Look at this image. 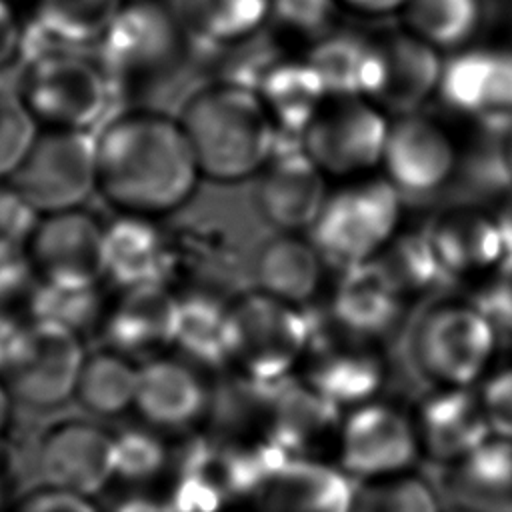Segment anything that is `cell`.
Masks as SVG:
<instances>
[{"mask_svg":"<svg viewBox=\"0 0 512 512\" xmlns=\"http://www.w3.org/2000/svg\"><path fill=\"white\" fill-rule=\"evenodd\" d=\"M100 196L120 214L160 218L182 208L202 178L178 116L132 108L96 134Z\"/></svg>","mask_w":512,"mask_h":512,"instance_id":"1","label":"cell"},{"mask_svg":"<svg viewBox=\"0 0 512 512\" xmlns=\"http://www.w3.org/2000/svg\"><path fill=\"white\" fill-rule=\"evenodd\" d=\"M178 120L210 182L238 184L258 176L274 152L276 124L250 88L210 80L190 92Z\"/></svg>","mask_w":512,"mask_h":512,"instance_id":"2","label":"cell"},{"mask_svg":"<svg viewBox=\"0 0 512 512\" xmlns=\"http://www.w3.org/2000/svg\"><path fill=\"white\" fill-rule=\"evenodd\" d=\"M316 328L302 306L262 290L244 292L228 302V366L248 382L274 386L304 360Z\"/></svg>","mask_w":512,"mask_h":512,"instance_id":"3","label":"cell"},{"mask_svg":"<svg viewBox=\"0 0 512 512\" xmlns=\"http://www.w3.org/2000/svg\"><path fill=\"white\" fill-rule=\"evenodd\" d=\"M16 92L38 124L90 132L108 116L116 88L98 58L46 48L26 60Z\"/></svg>","mask_w":512,"mask_h":512,"instance_id":"4","label":"cell"},{"mask_svg":"<svg viewBox=\"0 0 512 512\" xmlns=\"http://www.w3.org/2000/svg\"><path fill=\"white\" fill-rule=\"evenodd\" d=\"M190 38L176 12L158 0H132L96 44L98 62L114 88L158 84L178 72L188 56Z\"/></svg>","mask_w":512,"mask_h":512,"instance_id":"5","label":"cell"},{"mask_svg":"<svg viewBox=\"0 0 512 512\" xmlns=\"http://www.w3.org/2000/svg\"><path fill=\"white\" fill-rule=\"evenodd\" d=\"M400 192L392 182H364L328 194L310 242L324 262L342 270L374 258L394 232L400 216Z\"/></svg>","mask_w":512,"mask_h":512,"instance_id":"6","label":"cell"},{"mask_svg":"<svg viewBox=\"0 0 512 512\" xmlns=\"http://www.w3.org/2000/svg\"><path fill=\"white\" fill-rule=\"evenodd\" d=\"M8 182L22 192L40 216L82 208L98 190L96 136L88 130H40Z\"/></svg>","mask_w":512,"mask_h":512,"instance_id":"7","label":"cell"},{"mask_svg":"<svg viewBox=\"0 0 512 512\" xmlns=\"http://www.w3.org/2000/svg\"><path fill=\"white\" fill-rule=\"evenodd\" d=\"M412 324L416 360L428 384L470 386L492 356L494 324L480 308H436Z\"/></svg>","mask_w":512,"mask_h":512,"instance_id":"8","label":"cell"},{"mask_svg":"<svg viewBox=\"0 0 512 512\" xmlns=\"http://www.w3.org/2000/svg\"><path fill=\"white\" fill-rule=\"evenodd\" d=\"M336 454L338 466L358 484L410 472L422 456L414 420L384 402L360 404L344 416Z\"/></svg>","mask_w":512,"mask_h":512,"instance_id":"9","label":"cell"},{"mask_svg":"<svg viewBox=\"0 0 512 512\" xmlns=\"http://www.w3.org/2000/svg\"><path fill=\"white\" fill-rule=\"evenodd\" d=\"M324 176L302 148V136L276 130L274 152L256 184L260 216L278 232L310 230L328 198Z\"/></svg>","mask_w":512,"mask_h":512,"instance_id":"10","label":"cell"},{"mask_svg":"<svg viewBox=\"0 0 512 512\" xmlns=\"http://www.w3.org/2000/svg\"><path fill=\"white\" fill-rule=\"evenodd\" d=\"M104 228L82 208L42 214L26 250L38 282L98 286L104 280Z\"/></svg>","mask_w":512,"mask_h":512,"instance_id":"11","label":"cell"},{"mask_svg":"<svg viewBox=\"0 0 512 512\" xmlns=\"http://www.w3.org/2000/svg\"><path fill=\"white\" fill-rule=\"evenodd\" d=\"M390 126L360 98H328L302 134V148L324 174L348 176L384 158Z\"/></svg>","mask_w":512,"mask_h":512,"instance_id":"12","label":"cell"},{"mask_svg":"<svg viewBox=\"0 0 512 512\" xmlns=\"http://www.w3.org/2000/svg\"><path fill=\"white\" fill-rule=\"evenodd\" d=\"M84 360L80 334L30 320L22 352L6 382L16 402L32 410H54L74 398Z\"/></svg>","mask_w":512,"mask_h":512,"instance_id":"13","label":"cell"},{"mask_svg":"<svg viewBox=\"0 0 512 512\" xmlns=\"http://www.w3.org/2000/svg\"><path fill=\"white\" fill-rule=\"evenodd\" d=\"M38 466L48 486L92 496L116 476L114 436L90 420H60L40 440Z\"/></svg>","mask_w":512,"mask_h":512,"instance_id":"14","label":"cell"},{"mask_svg":"<svg viewBox=\"0 0 512 512\" xmlns=\"http://www.w3.org/2000/svg\"><path fill=\"white\" fill-rule=\"evenodd\" d=\"M178 312L180 296L166 282L138 284L106 302L98 328L108 348L152 358L174 346Z\"/></svg>","mask_w":512,"mask_h":512,"instance_id":"15","label":"cell"},{"mask_svg":"<svg viewBox=\"0 0 512 512\" xmlns=\"http://www.w3.org/2000/svg\"><path fill=\"white\" fill-rule=\"evenodd\" d=\"M414 428L422 456L438 468L458 462L494 436L482 394L470 386H442L426 394Z\"/></svg>","mask_w":512,"mask_h":512,"instance_id":"16","label":"cell"},{"mask_svg":"<svg viewBox=\"0 0 512 512\" xmlns=\"http://www.w3.org/2000/svg\"><path fill=\"white\" fill-rule=\"evenodd\" d=\"M356 488L338 464L284 456L266 472L254 498L262 512H352Z\"/></svg>","mask_w":512,"mask_h":512,"instance_id":"17","label":"cell"},{"mask_svg":"<svg viewBox=\"0 0 512 512\" xmlns=\"http://www.w3.org/2000/svg\"><path fill=\"white\" fill-rule=\"evenodd\" d=\"M134 408L156 428H186L212 408L204 370L182 356H152L140 364Z\"/></svg>","mask_w":512,"mask_h":512,"instance_id":"18","label":"cell"},{"mask_svg":"<svg viewBox=\"0 0 512 512\" xmlns=\"http://www.w3.org/2000/svg\"><path fill=\"white\" fill-rule=\"evenodd\" d=\"M382 160L396 190L416 198L434 194L456 168L448 136L420 116H404L390 126Z\"/></svg>","mask_w":512,"mask_h":512,"instance_id":"19","label":"cell"},{"mask_svg":"<svg viewBox=\"0 0 512 512\" xmlns=\"http://www.w3.org/2000/svg\"><path fill=\"white\" fill-rule=\"evenodd\" d=\"M342 414L336 404L294 376L278 382L270 396L268 438L290 456L318 458L338 442Z\"/></svg>","mask_w":512,"mask_h":512,"instance_id":"20","label":"cell"},{"mask_svg":"<svg viewBox=\"0 0 512 512\" xmlns=\"http://www.w3.org/2000/svg\"><path fill=\"white\" fill-rule=\"evenodd\" d=\"M174 260L176 252L156 218L120 214L104 228V280L118 290L166 282Z\"/></svg>","mask_w":512,"mask_h":512,"instance_id":"21","label":"cell"},{"mask_svg":"<svg viewBox=\"0 0 512 512\" xmlns=\"http://www.w3.org/2000/svg\"><path fill=\"white\" fill-rule=\"evenodd\" d=\"M440 472L438 492L452 510L512 512V440L492 436Z\"/></svg>","mask_w":512,"mask_h":512,"instance_id":"22","label":"cell"},{"mask_svg":"<svg viewBox=\"0 0 512 512\" xmlns=\"http://www.w3.org/2000/svg\"><path fill=\"white\" fill-rule=\"evenodd\" d=\"M400 290L380 258L348 266L332 296V316L344 332L378 336L400 318Z\"/></svg>","mask_w":512,"mask_h":512,"instance_id":"23","label":"cell"},{"mask_svg":"<svg viewBox=\"0 0 512 512\" xmlns=\"http://www.w3.org/2000/svg\"><path fill=\"white\" fill-rule=\"evenodd\" d=\"M124 0H36L34 18L24 26L22 54L32 58L46 48L96 46Z\"/></svg>","mask_w":512,"mask_h":512,"instance_id":"24","label":"cell"},{"mask_svg":"<svg viewBox=\"0 0 512 512\" xmlns=\"http://www.w3.org/2000/svg\"><path fill=\"white\" fill-rule=\"evenodd\" d=\"M322 80L330 98L376 96L382 84V50L370 40L330 32L316 40L304 56Z\"/></svg>","mask_w":512,"mask_h":512,"instance_id":"25","label":"cell"},{"mask_svg":"<svg viewBox=\"0 0 512 512\" xmlns=\"http://www.w3.org/2000/svg\"><path fill=\"white\" fill-rule=\"evenodd\" d=\"M304 380L326 400L342 408L370 402L384 382V366L370 352L356 346H334L316 338ZM308 350V352H310Z\"/></svg>","mask_w":512,"mask_h":512,"instance_id":"26","label":"cell"},{"mask_svg":"<svg viewBox=\"0 0 512 512\" xmlns=\"http://www.w3.org/2000/svg\"><path fill=\"white\" fill-rule=\"evenodd\" d=\"M380 50L384 74L374 98L396 112H414L440 86L444 64L434 46L414 34L394 36Z\"/></svg>","mask_w":512,"mask_h":512,"instance_id":"27","label":"cell"},{"mask_svg":"<svg viewBox=\"0 0 512 512\" xmlns=\"http://www.w3.org/2000/svg\"><path fill=\"white\" fill-rule=\"evenodd\" d=\"M324 258L298 234L280 232L270 238L256 258L258 290L294 306L308 304L322 282Z\"/></svg>","mask_w":512,"mask_h":512,"instance_id":"28","label":"cell"},{"mask_svg":"<svg viewBox=\"0 0 512 512\" xmlns=\"http://www.w3.org/2000/svg\"><path fill=\"white\" fill-rule=\"evenodd\" d=\"M272 0H178V18L194 48L220 50L262 32Z\"/></svg>","mask_w":512,"mask_h":512,"instance_id":"29","label":"cell"},{"mask_svg":"<svg viewBox=\"0 0 512 512\" xmlns=\"http://www.w3.org/2000/svg\"><path fill=\"white\" fill-rule=\"evenodd\" d=\"M258 96L276 130L302 136L330 98L322 80L306 58H280L266 74Z\"/></svg>","mask_w":512,"mask_h":512,"instance_id":"30","label":"cell"},{"mask_svg":"<svg viewBox=\"0 0 512 512\" xmlns=\"http://www.w3.org/2000/svg\"><path fill=\"white\" fill-rule=\"evenodd\" d=\"M426 230L442 264L454 278L504 258L494 218L462 210L438 218Z\"/></svg>","mask_w":512,"mask_h":512,"instance_id":"31","label":"cell"},{"mask_svg":"<svg viewBox=\"0 0 512 512\" xmlns=\"http://www.w3.org/2000/svg\"><path fill=\"white\" fill-rule=\"evenodd\" d=\"M174 348L202 370L228 366V302L208 292L180 296Z\"/></svg>","mask_w":512,"mask_h":512,"instance_id":"32","label":"cell"},{"mask_svg":"<svg viewBox=\"0 0 512 512\" xmlns=\"http://www.w3.org/2000/svg\"><path fill=\"white\" fill-rule=\"evenodd\" d=\"M132 360L108 346L86 354L74 394L80 406L102 418L120 416L134 408L140 364Z\"/></svg>","mask_w":512,"mask_h":512,"instance_id":"33","label":"cell"},{"mask_svg":"<svg viewBox=\"0 0 512 512\" xmlns=\"http://www.w3.org/2000/svg\"><path fill=\"white\" fill-rule=\"evenodd\" d=\"M498 52L466 50L442 66L440 96L444 102L466 114L486 116L490 110Z\"/></svg>","mask_w":512,"mask_h":512,"instance_id":"34","label":"cell"},{"mask_svg":"<svg viewBox=\"0 0 512 512\" xmlns=\"http://www.w3.org/2000/svg\"><path fill=\"white\" fill-rule=\"evenodd\" d=\"M106 302L98 286L64 288L38 282L28 300L26 312L32 322H48L76 334L98 328Z\"/></svg>","mask_w":512,"mask_h":512,"instance_id":"35","label":"cell"},{"mask_svg":"<svg viewBox=\"0 0 512 512\" xmlns=\"http://www.w3.org/2000/svg\"><path fill=\"white\" fill-rule=\"evenodd\" d=\"M406 22L414 36L440 46L456 48L464 44L480 22L478 0H410Z\"/></svg>","mask_w":512,"mask_h":512,"instance_id":"36","label":"cell"},{"mask_svg":"<svg viewBox=\"0 0 512 512\" xmlns=\"http://www.w3.org/2000/svg\"><path fill=\"white\" fill-rule=\"evenodd\" d=\"M438 488L410 472L360 482L352 512H442Z\"/></svg>","mask_w":512,"mask_h":512,"instance_id":"37","label":"cell"},{"mask_svg":"<svg viewBox=\"0 0 512 512\" xmlns=\"http://www.w3.org/2000/svg\"><path fill=\"white\" fill-rule=\"evenodd\" d=\"M380 260L400 292L438 288L454 280L442 264L428 230L398 238Z\"/></svg>","mask_w":512,"mask_h":512,"instance_id":"38","label":"cell"},{"mask_svg":"<svg viewBox=\"0 0 512 512\" xmlns=\"http://www.w3.org/2000/svg\"><path fill=\"white\" fill-rule=\"evenodd\" d=\"M216 56V76L214 80L238 84L258 92L262 80L272 70V66L284 58L274 40H268L262 32L242 40L238 44L208 52Z\"/></svg>","mask_w":512,"mask_h":512,"instance_id":"39","label":"cell"},{"mask_svg":"<svg viewBox=\"0 0 512 512\" xmlns=\"http://www.w3.org/2000/svg\"><path fill=\"white\" fill-rule=\"evenodd\" d=\"M40 124L16 90L0 86V182H8L24 162Z\"/></svg>","mask_w":512,"mask_h":512,"instance_id":"40","label":"cell"},{"mask_svg":"<svg viewBox=\"0 0 512 512\" xmlns=\"http://www.w3.org/2000/svg\"><path fill=\"white\" fill-rule=\"evenodd\" d=\"M168 464L164 442L142 428H130L114 436V474L128 482H146Z\"/></svg>","mask_w":512,"mask_h":512,"instance_id":"41","label":"cell"},{"mask_svg":"<svg viewBox=\"0 0 512 512\" xmlns=\"http://www.w3.org/2000/svg\"><path fill=\"white\" fill-rule=\"evenodd\" d=\"M38 220V210L22 192L10 182H0V260L26 254Z\"/></svg>","mask_w":512,"mask_h":512,"instance_id":"42","label":"cell"},{"mask_svg":"<svg viewBox=\"0 0 512 512\" xmlns=\"http://www.w3.org/2000/svg\"><path fill=\"white\" fill-rule=\"evenodd\" d=\"M336 0H272L270 20L282 32L306 40H320L332 30Z\"/></svg>","mask_w":512,"mask_h":512,"instance_id":"43","label":"cell"},{"mask_svg":"<svg viewBox=\"0 0 512 512\" xmlns=\"http://www.w3.org/2000/svg\"><path fill=\"white\" fill-rule=\"evenodd\" d=\"M476 308H480L494 326L512 332V256L498 262V272L480 294Z\"/></svg>","mask_w":512,"mask_h":512,"instance_id":"44","label":"cell"},{"mask_svg":"<svg viewBox=\"0 0 512 512\" xmlns=\"http://www.w3.org/2000/svg\"><path fill=\"white\" fill-rule=\"evenodd\" d=\"M480 394L492 434L512 440V368L490 378Z\"/></svg>","mask_w":512,"mask_h":512,"instance_id":"45","label":"cell"},{"mask_svg":"<svg viewBox=\"0 0 512 512\" xmlns=\"http://www.w3.org/2000/svg\"><path fill=\"white\" fill-rule=\"evenodd\" d=\"M36 284H38V278L26 254L0 260V308L2 310H14L16 304H22L26 308Z\"/></svg>","mask_w":512,"mask_h":512,"instance_id":"46","label":"cell"},{"mask_svg":"<svg viewBox=\"0 0 512 512\" xmlns=\"http://www.w3.org/2000/svg\"><path fill=\"white\" fill-rule=\"evenodd\" d=\"M16 512H100L90 496H82L76 492L60 490V488H44L30 494Z\"/></svg>","mask_w":512,"mask_h":512,"instance_id":"47","label":"cell"},{"mask_svg":"<svg viewBox=\"0 0 512 512\" xmlns=\"http://www.w3.org/2000/svg\"><path fill=\"white\" fill-rule=\"evenodd\" d=\"M28 326V318H22L14 310L0 308V376H6L16 364L28 334Z\"/></svg>","mask_w":512,"mask_h":512,"instance_id":"48","label":"cell"},{"mask_svg":"<svg viewBox=\"0 0 512 512\" xmlns=\"http://www.w3.org/2000/svg\"><path fill=\"white\" fill-rule=\"evenodd\" d=\"M24 26H20L8 0H0V72L22 56Z\"/></svg>","mask_w":512,"mask_h":512,"instance_id":"49","label":"cell"},{"mask_svg":"<svg viewBox=\"0 0 512 512\" xmlns=\"http://www.w3.org/2000/svg\"><path fill=\"white\" fill-rule=\"evenodd\" d=\"M496 228L500 232L502 238V246H504V258L512 256V190L506 192L504 200L500 202V208L494 216Z\"/></svg>","mask_w":512,"mask_h":512,"instance_id":"50","label":"cell"},{"mask_svg":"<svg viewBox=\"0 0 512 512\" xmlns=\"http://www.w3.org/2000/svg\"><path fill=\"white\" fill-rule=\"evenodd\" d=\"M114 512H174L168 502H160L148 496H130L116 504Z\"/></svg>","mask_w":512,"mask_h":512,"instance_id":"51","label":"cell"},{"mask_svg":"<svg viewBox=\"0 0 512 512\" xmlns=\"http://www.w3.org/2000/svg\"><path fill=\"white\" fill-rule=\"evenodd\" d=\"M344 4H348L354 10L360 12H368V14H384V12H392L398 8H406V4L410 0H340Z\"/></svg>","mask_w":512,"mask_h":512,"instance_id":"52","label":"cell"},{"mask_svg":"<svg viewBox=\"0 0 512 512\" xmlns=\"http://www.w3.org/2000/svg\"><path fill=\"white\" fill-rule=\"evenodd\" d=\"M12 404H14V396L10 392V386L6 380L0 378V436L4 434L10 416H12Z\"/></svg>","mask_w":512,"mask_h":512,"instance_id":"53","label":"cell"},{"mask_svg":"<svg viewBox=\"0 0 512 512\" xmlns=\"http://www.w3.org/2000/svg\"><path fill=\"white\" fill-rule=\"evenodd\" d=\"M6 492H8V484H6V474L0 470V506L6 500Z\"/></svg>","mask_w":512,"mask_h":512,"instance_id":"54","label":"cell"},{"mask_svg":"<svg viewBox=\"0 0 512 512\" xmlns=\"http://www.w3.org/2000/svg\"><path fill=\"white\" fill-rule=\"evenodd\" d=\"M452 512H462V510H452Z\"/></svg>","mask_w":512,"mask_h":512,"instance_id":"55","label":"cell"},{"mask_svg":"<svg viewBox=\"0 0 512 512\" xmlns=\"http://www.w3.org/2000/svg\"><path fill=\"white\" fill-rule=\"evenodd\" d=\"M128 2H132V0H128Z\"/></svg>","mask_w":512,"mask_h":512,"instance_id":"56","label":"cell"}]
</instances>
